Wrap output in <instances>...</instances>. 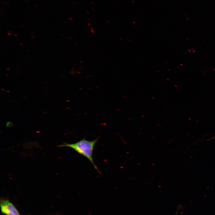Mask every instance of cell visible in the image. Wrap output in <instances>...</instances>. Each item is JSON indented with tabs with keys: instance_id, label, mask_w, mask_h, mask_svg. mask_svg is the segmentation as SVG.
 I'll return each instance as SVG.
<instances>
[{
	"instance_id": "obj_6",
	"label": "cell",
	"mask_w": 215,
	"mask_h": 215,
	"mask_svg": "<svg viewBox=\"0 0 215 215\" xmlns=\"http://www.w3.org/2000/svg\"><path fill=\"white\" fill-rule=\"evenodd\" d=\"M7 69L8 70H10V69L9 68H7Z\"/></svg>"
},
{
	"instance_id": "obj_3",
	"label": "cell",
	"mask_w": 215,
	"mask_h": 215,
	"mask_svg": "<svg viewBox=\"0 0 215 215\" xmlns=\"http://www.w3.org/2000/svg\"><path fill=\"white\" fill-rule=\"evenodd\" d=\"M7 35H9V36H11V34L10 33H7Z\"/></svg>"
},
{
	"instance_id": "obj_2",
	"label": "cell",
	"mask_w": 215,
	"mask_h": 215,
	"mask_svg": "<svg viewBox=\"0 0 215 215\" xmlns=\"http://www.w3.org/2000/svg\"><path fill=\"white\" fill-rule=\"evenodd\" d=\"M1 211L5 215H21L13 204L7 199H1Z\"/></svg>"
},
{
	"instance_id": "obj_5",
	"label": "cell",
	"mask_w": 215,
	"mask_h": 215,
	"mask_svg": "<svg viewBox=\"0 0 215 215\" xmlns=\"http://www.w3.org/2000/svg\"><path fill=\"white\" fill-rule=\"evenodd\" d=\"M19 44L20 45H22V46H23V45L22 44Z\"/></svg>"
},
{
	"instance_id": "obj_7",
	"label": "cell",
	"mask_w": 215,
	"mask_h": 215,
	"mask_svg": "<svg viewBox=\"0 0 215 215\" xmlns=\"http://www.w3.org/2000/svg\"><path fill=\"white\" fill-rule=\"evenodd\" d=\"M31 37L33 38H34V37H33V36H31Z\"/></svg>"
},
{
	"instance_id": "obj_4",
	"label": "cell",
	"mask_w": 215,
	"mask_h": 215,
	"mask_svg": "<svg viewBox=\"0 0 215 215\" xmlns=\"http://www.w3.org/2000/svg\"><path fill=\"white\" fill-rule=\"evenodd\" d=\"M14 35L15 36H18L17 35H16V34H14Z\"/></svg>"
},
{
	"instance_id": "obj_1",
	"label": "cell",
	"mask_w": 215,
	"mask_h": 215,
	"mask_svg": "<svg viewBox=\"0 0 215 215\" xmlns=\"http://www.w3.org/2000/svg\"><path fill=\"white\" fill-rule=\"evenodd\" d=\"M99 138L92 141L87 140L83 138L76 143L72 144L64 142L57 147H67L73 149L76 152L87 158L93 165L94 168L99 174H101V172L94 163L92 156L94 146Z\"/></svg>"
}]
</instances>
